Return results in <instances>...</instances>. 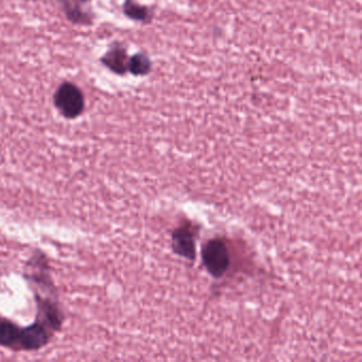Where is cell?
Returning a JSON list of instances; mask_svg holds the SVG:
<instances>
[{
	"label": "cell",
	"mask_w": 362,
	"mask_h": 362,
	"mask_svg": "<svg viewBox=\"0 0 362 362\" xmlns=\"http://www.w3.org/2000/svg\"><path fill=\"white\" fill-rule=\"evenodd\" d=\"M21 328L9 321H0V345L18 349Z\"/></svg>",
	"instance_id": "cell-7"
},
{
	"label": "cell",
	"mask_w": 362,
	"mask_h": 362,
	"mask_svg": "<svg viewBox=\"0 0 362 362\" xmlns=\"http://www.w3.org/2000/svg\"><path fill=\"white\" fill-rule=\"evenodd\" d=\"M67 20L76 25H92L94 14L90 9H86L90 0H59Z\"/></svg>",
	"instance_id": "cell-4"
},
{
	"label": "cell",
	"mask_w": 362,
	"mask_h": 362,
	"mask_svg": "<svg viewBox=\"0 0 362 362\" xmlns=\"http://www.w3.org/2000/svg\"><path fill=\"white\" fill-rule=\"evenodd\" d=\"M40 322L49 326L50 329H59L62 325V313L54 303L39 298Z\"/></svg>",
	"instance_id": "cell-6"
},
{
	"label": "cell",
	"mask_w": 362,
	"mask_h": 362,
	"mask_svg": "<svg viewBox=\"0 0 362 362\" xmlns=\"http://www.w3.org/2000/svg\"><path fill=\"white\" fill-rule=\"evenodd\" d=\"M124 58H126V54H124V50L118 47H113L101 59V62H103V64L105 65L107 69L113 71L114 73L124 74V71H126Z\"/></svg>",
	"instance_id": "cell-8"
},
{
	"label": "cell",
	"mask_w": 362,
	"mask_h": 362,
	"mask_svg": "<svg viewBox=\"0 0 362 362\" xmlns=\"http://www.w3.org/2000/svg\"><path fill=\"white\" fill-rule=\"evenodd\" d=\"M202 257L209 272L216 277L223 275L230 266V253L221 239L209 240L203 249Z\"/></svg>",
	"instance_id": "cell-2"
},
{
	"label": "cell",
	"mask_w": 362,
	"mask_h": 362,
	"mask_svg": "<svg viewBox=\"0 0 362 362\" xmlns=\"http://www.w3.org/2000/svg\"><path fill=\"white\" fill-rule=\"evenodd\" d=\"M54 103L59 112L67 119L79 117L86 107L83 93L71 82H64L59 86L54 95Z\"/></svg>",
	"instance_id": "cell-1"
},
{
	"label": "cell",
	"mask_w": 362,
	"mask_h": 362,
	"mask_svg": "<svg viewBox=\"0 0 362 362\" xmlns=\"http://www.w3.org/2000/svg\"><path fill=\"white\" fill-rule=\"evenodd\" d=\"M173 247L175 253L187 259H194L196 256V241L192 230L188 226H182L175 230L173 237Z\"/></svg>",
	"instance_id": "cell-5"
},
{
	"label": "cell",
	"mask_w": 362,
	"mask_h": 362,
	"mask_svg": "<svg viewBox=\"0 0 362 362\" xmlns=\"http://www.w3.org/2000/svg\"><path fill=\"white\" fill-rule=\"evenodd\" d=\"M50 332L47 326L37 321L33 325L21 329L18 349L35 351L45 346L49 342Z\"/></svg>",
	"instance_id": "cell-3"
}]
</instances>
